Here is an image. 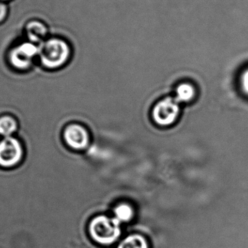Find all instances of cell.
I'll return each mask as SVG.
<instances>
[{"label": "cell", "instance_id": "1", "mask_svg": "<svg viewBox=\"0 0 248 248\" xmlns=\"http://www.w3.org/2000/svg\"><path fill=\"white\" fill-rule=\"evenodd\" d=\"M69 44L59 37L51 38L39 45V55L44 66L56 68L62 66L71 55Z\"/></svg>", "mask_w": 248, "mask_h": 248}, {"label": "cell", "instance_id": "2", "mask_svg": "<svg viewBox=\"0 0 248 248\" xmlns=\"http://www.w3.org/2000/svg\"><path fill=\"white\" fill-rule=\"evenodd\" d=\"M90 236L97 243L110 246L116 243L120 237V222L116 218L106 216H98L92 220L89 227Z\"/></svg>", "mask_w": 248, "mask_h": 248}, {"label": "cell", "instance_id": "3", "mask_svg": "<svg viewBox=\"0 0 248 248\" xmlns=\"http://www.w3.org/2000/svg\"><path fill=\"white\" fill-rule=\"evenodd\" d=\"M179 103L175 99L167 97L156 104L153 109V119L160 125H169L177 119Z\"/></svg>", "mask_w": 248, "mask_h": 248}, {"label": "cell", "instance_id": "4", "mask_svg": "<svg viewBox=\"0 0 248 248\" xmlns=\"http://www.w3.org/2000/svg\"><path fill=\"white\" fill-rule=\"evenodd\" d=\"M23 155L20 143L13 137H5L0 141V166L13 167L20 161Z\"/></svg>", "mask_w": 248, "mask_h": 248}, {"label": "cell", "instance_id": "5", "mask_svg": "<svg viewBox=\"0 0 248 248\" xmlns=\"http://www.w3.org/2000/svg\"><path fill=\"white\" fill-rule=\"evenodd\" d=\"M36 55H39V46L32 42L23 43L10 52V62L16 68L26 69L31 65L32 59Z\"/></svg>", "mask_w": 248, "mask_h": 248}, {"label": "cell", "instance_id": "6", "mask_svg": "<svg viewBox=\"0 0 248 248\" xmlns=\"http://www.w3.org/2000/svg\"><path fill=\"white\" fill-rule=\"evenodd\" d=\"M64 139L67 144L75 150H84L90 142V136L87 130L78 124H72L65 128Z\"/></svg>", "mask_w": 248, "mask_h": 248}, {"label": "cell", "instance_id": "7", "mask_svg": "<svg viewBox=\"0 0 248 248\" xmlns=\"http://www.w3.org/2000/svg\"><path fill=\"white\" fill-rule=\"evenodd\" d=\"M26 33L32 43L42 44L47 34V29L43 23L34 20L26 26Z\"/></svg>", "mask_w": 248, "mask_h": 248}, {"label": "cell", "instance_id": "8", "mask_svg": "<svg viewBox=\"0 0 248 248\" xmlns=\"http://www.w3.org/2000/svg\"><path fill=\"white\" fill-rule=\"evenodd\" d=\"M118 248H149L148 243L143 236L133 234L124 239Z\"/></svg>", "mask_w": 248, "mask_h": 248}, {"label": "cell", "instance_id": "9", "mask_svg": "<svg viewBox=\"0 0 248 248\" xmlns=\"http://www.w3.org/2000/svg\"><path fill=\"white\" fill-rule=\"evenodd\" d=\"M195 89L192 85L189 84H182L177 87L175 100L178 103H186L192 100L195 97Z\"/></svg>", "mask_w": 248, "mask_h": 248}, {"label": "cell", "instance_id": "10", "mask_svg": "<svg viewBox=\"0 0 248 248\" xmlns=\"http://www.w3.org/2000/svg\"><path fill=\"white\" fill-rule=\"evenodd\" d=\"M115 218L119 222H128L134 217V210L131 205L122 203L114 209Z\"/></svg>", "mask_w": 248, "mask_h": 248}, {"label": "cell", "instance_id": "11", "mask_svg": "<svg viewBox=\"0 0 248 248\" xmlns=\"http://www.w3.org/2000/svg\"><path fill=\"white\" fill-rule=\"evenodd\" d=\"M17 129V124L11 117L4 116L0 119V134L9 137Z\"/></svg>", "mask_w": 248, "mask_h": 248}, {"label": "cell", "instance_id": "12", "mask_svg": "<svg viewBox=\"0 0 248 248\" xmlns=\"http://www.w3.org/2000/svg\"><path fill=\"white\" fill-rule=\"evenodd\" d=\"M241 85L243 92L248 94V68L243 72L241 77Z\"/></svg>", "mask_w": 248, "mask_h": 248}, {"label": "cell", "instance_id": "13", "mask_svg": "<svg viewBox=\"0 0 248 248\" xmlns=\"http://www.w3.org/2000/svg\"><path fill=\"white\" fill-rule=\"evenodd\" d=\"M7 9L5 4L0 3V22L2 21L7 15Z\"/></svg>", "mask_w": 248, "mask_h": 248}]
</instances>
